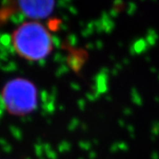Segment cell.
Wrapping results in <instances>:
<instances>
[{"label": "cell", "mask_w": 159, "mask_h": 159, "mask_svg": "<svg viewBox=\"0 0 159 159\" xmlns=\"http://www.w3.org/2000/svg\"><path fill=\"white\" fill-rule=\"evenodd\" d=\"M11 39L18 55L30 61L43 59L53 50L50 32L36 20L26 21L20 25L12 32Z\"/></svg>", "instance_id": "1"}, {"label": "cell", "mask_w": 159, "mask_h": 159, "mask_svg": "<svg viewBox=\"0 0 159 159\" xmlns=\"http://www.w3.org/2000/svg\"><path fill=\"white\" fill-rule=\"evenodd\" d=\"M3 103L8 113L13 116H26L37 106V89L25 78H15L7 81L1 91Z\"/></svg>", "instance_id": "2"}, {"label": "cell", "mask_w": 159, "mask_h": 159, "mask_svg": "<svg viewBox=\"0 0 159 159\" xmlns=\"http://www.w3.org/2000/svg\"><path fill=\"white\" fill-rule=\"evenodd\" d=\"M20 12L32 20L49 17L55 7L54 1H18Z\"/></svg>", "instance_id": "3"}, {"label": "cell", "mask_w": 159, "mask_h": 159, "mask_svg": "<svg viewBox=\"0 0 159 159\" xmlns=\"http://www.w3.org/2000/svg\"><path fill=\"white\" fill-rule=\"evenodd\" d=\"M18 11L20 12L18 2L10 1V2H6L5 5L0 6V28L6 25L8 20Z\"/></svg>", "instance_id": "4"}]
</instances>
